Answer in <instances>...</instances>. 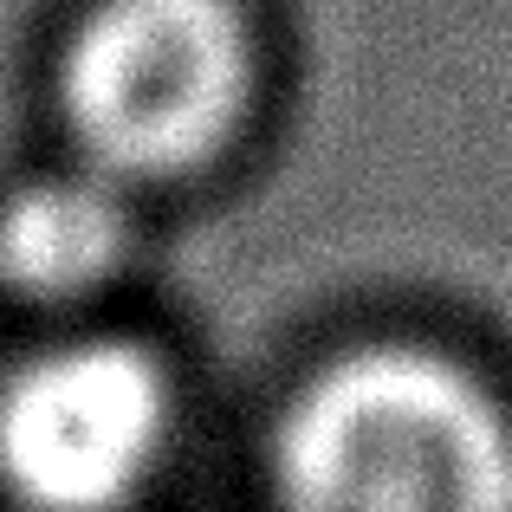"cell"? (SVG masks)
I'll return each instance as SVG.
<instances>
[{
    "label": "cell",
    "mask_w": 512,
    "mask_h": 512,
    "mask_svg": "<svg viewBox=\"0 0 512 512\" xmlns=\"http://www.w3.org/2000/svg\"><path fill=\"white\" fill-rule=\"evenodd\" d=\"M169 441V383L150 350L78 338L0 383V487L20 512H124Z\"/></svg>",
    "instance_id": "cell-3"
},
{
    "label": "cell",
    "mask_w": 512,
    "mask_h": 512,
    "mask_svg": "<svg viewBox=\"0 0 512 512\" xmlns=\"http://www.w3.org/2000/svg\"><path fill=\"white\" fill-rule=\"evenodd\" d=\"M253 91L234 0H98L59 65V104L85 169L175 175L221 150Z\"/></svg>",
    "instance_id": "cell-2"
},
{
    "label": "cell",
    "mask_w": 512,
    "mask_h": 512,
    "mask_svg": "<svg viewBox=\"0 0 512 512\" xmlns=\"http://www.w3.org/2000/svg\"><path fill=\"white\" fill-rule=\"evenodd\" d=\"M279 512H512V428L435 350H357L279 422Z\"/></svg>",
    "instance_id": "cell-1"
},
{
    "label": "cell",
    "mask_w": 512,
    "mask_h": 512,
    "mask_svg": "<svg viewBox=\"0 0 512 512\" xmlns=\"http://www.w3.org/2000/svg\"><path fill=\"white\" fill-rule=\"evenodd\" d=\"M130 247L124 188L98 169L39 175L0 201V279L26 299H72Z\"/></svg>",
    "instance_id": "cell-4"
}]
</instances>
